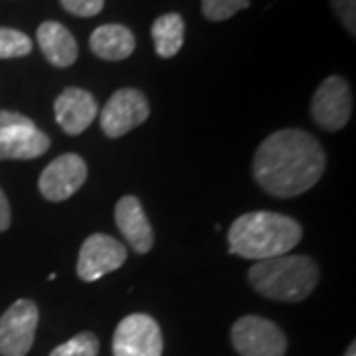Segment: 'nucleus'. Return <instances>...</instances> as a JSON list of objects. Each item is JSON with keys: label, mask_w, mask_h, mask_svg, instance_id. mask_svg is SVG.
Listing matches in <instances>:
<instances>
[{"label": "nucleus", "mask_w": 356, "mask_h": 356, "mask_svg": "<svg viewBox=\"0 0 356 356\" xmlns=\"http://www.w3.org/2000/svg\"><path fill=\"white\" fill-rule=\"evenodd\" d=\"M327 166L325 151L311 133L281 129L255 151V182L275 198H295L317 184Z\"/></svg>", "instance_id": "nucleus-1"}, {"label": "nucleus", "mask_w": 356, "mask_h": 356, "mask_svg": "<svg viewBox=\"0 0 356 356\" xmlns=\"http://www.w3.org/2000/svg\"><path fill=\"white\" fill-rule=\"evenodd\" d=\"M303 238L301 224L291 216L277 212H248L229 226V254L243 259L264 261L287 255Z\"/></svg>", "instance_id": "nucleus-2"}, {"label": "nucleus", "mask_w": 356, "mask_h": 356, "mask_svg": "<svg viewBox=\"0 0 356 356\" xmlns=\"http://www.w3.org/2000/svg\"><path fill=\"white\" fill-rule=\"evenodd\" d=\"M254 291L281 303H299L315 291L318 266L311 255H277L255 261L248 271Z\"/></svg>", "instance_id": "nucleus-3"}, {"label": "nucleus", "mask_w": 356, "mask_h": 356, "mask_svg": "<svg viewBox=\"0 0 356 356\" xmlns=\"http://www.w3.org/2000/svg\"><path fill=\"white\" fill-rule=\"evenodd\" d=\"M232 344L240 356H285V332L269 318L245 315L232 327Z\"/></svg>", "instance_id": "nucleus-4"}, {"label": "nucleus", "mask_w": 356, "mask_h": 356, "mask_svg": "<svg viewBox=\"0 0 356 356\" xmlns=\"http://www.w3.org/2000/svg\"><path fill=\"white\" fill-rule=\"evenodd\" d=\"M149 102L139 89L123 88L115 91L111 99L105 103L99 113V123L109 139H119L143 125L149 119Z\"/></svg>", "instance_id": "nucleus-5"}, {"label": "nucleus", "mask_w": 356, "mask_h": 356, "mask_svg": "<svg viewBox=\"0 0 356 356\" xmlns=\"http://www.w3.org/2000/svg\"><path fill=\"white\" fill-rule=\"evenodd\" d=\"M113 356H163L161 327L151 315L133 313L115 329Z\"/></svg>", "instance_id": "nucleus-6"}, {"label": "nucleus", "mask_w": 356, "mask_h": 356, "mask_svg": "<svg viewBox=\"0 0 356 356\" xmlns=\"http://www.w3.org/2000/svg\"><path fill=\"white\" fill-rule=\"evenodd\" d=\"M38 307L30 299H18L0 317V355L26 356L34 344Z\"/></svg>", "instance_id": "nucleus-7"}, {"label": "nucleus", "mask_w": 356, "mask_h": 356, "mask_svg": "<svg viewBox=\"0 0 356 356\" xmlns=\"http://www.w3.org/2000/svg\"><path fill=\"white\" fill-rule=\"evenodd\" d=\"M311 115L325 131H341L353 115V95L346 79L341 76L327 77L313 95Z\"/></svg>", "instance_id": "nucleus-8"}, {"label": "nucleus", "mask_w": 356, "mask_h": 356, "mask_svg": "<svg viewBox=\"0 0 356 356\" xmlns=\"http://www.w3.org/2000/svg\"><path fill=\"white\" fill-rule=\"evenodd\" d=\"M88 180L86 161L74 153H65L54 159L42 170L38 178V188L42 196L50 202H64L72 198Z\"/></svg>", "instance_id": "nucleus-9"}, {"label": "nucleus", "mask_w": 356, "mask_h": 356, "mask_svg": "<svg viewBox=\"0 0 356 356\" xmlns=\"http://www.w3.org/2000/svg\"><path fill=\"white\" fill-rule=\"evenodd\" d=\"M127 259V250L121 242L107 234H93L83 242L77 257V277L81 281L102 280L103 275L117 271Z\"/></svg>", "instance_id": "nucleus-10"}, {"label": "nucleus", "mask_w": 356, "mask_h": 356, "mask_svg": "<svg viewBox=\"0 0 356 356\" xmlns=\"http://www.w3.org/2000/svg\"><path fill=\"white\" fill-rule=\"evenodd\" d=\"M99 113L95 97L81 88L64 89L54 103L58 125L67 135H81Z\"/></svg>", "instance_id": "nucleus-11"}, {"label": "nucleus", "mask_w": 356, "mask_h": 356, "mask_svg": "<svg viewBox=\"0 0 356 356\" xmlns=\"http://www.w3.org/2000/svg\"><path fill=\"white\" fill-rule=\"evenodd\" d=\"M115 222L127 243L137 254H149L154 243L153 226L137 196H123L115 206Z\"/></svg>", "instance_id": "nucleus-12"}, {"label": "nucleus", "mask_w": 356, "mask_h": 356, "mask_svg": "<svg viewBox=\"0 0 356 356\" xmlns=\"http://www.w3.org/2000/svg\"><path fill=\"white\" fill-rule=\"evenodd\" d=\"M36 38H38V46L44 58L51 65L70 67L77 60V42L64 24L48 20L40 24Z\"/></svg>", "instance_id": "nucleus-13"}, {"label": "nucleus", "mask_w": 356, "mask_h": 356, "mask_svg": "<svg viewBox=\"0 0 356 356\" xmlns=\"http://www.w3.org/2000/svg\"><path fill=\"white\" fill-rule=\"evenodd\" d=\"M135 36L123 24H103L93 30L89 38V48L91 51L107 62H121L127 60L129 56L135 51Z\"/></svg>", "instance_id": "nucleus-14"}, {"label": "nucleus", "mask_w": 356, "mask_h": 356, "mask_svg": "<svg viewBox=\"0 0 356 356\" xmlns=\"http://www.w3.org/2000/svg\"><path fill=\"white\" fill-rule=\"evenodd\" d=\"M184 18L177 13H168L159 16L153 22L151 36L154 42V51L161 58H175L182 44H184Z\"/></svg>", "instance_id": "nucleus-15"}, {"label": "nucleus", "mask_w": 356, "mask_h": 356, "mask_svg": "<svg viewBox=\"0 0 356 356\" xmlns=\"http://www.w3.org/2000/svg\"><path fill=\"white\" fill-rule=\"evenodd\" d=\"M50 149V137L42 133L40 129L28 131L24 135H18L10 140L0 143V161H26V159H38Z\"/></svg>", "instance_id": "nucleus-16"}, {"label": "nucleus", "mask_w": 356, "mask_h": 356, "mask_svg": "<svg viewBox=\"0 0 356 356\" xmlns=\"http://www.w3.org/2000/svg\"><path fill=\"white\" fill-rule=\"evenodd\" d=\"M32 51V40L14 28H0V60L22 58Z\"/></svg>", "instance_id": "nucleus-17"}, {"label": "nucleus", "mask_w": 356, "mask_h": 356, "mask_svg": "<svg viewBox=\"0 0 356 356\" xmlns=\"http://www.w3.org/2000/svg\"><path fill=\"white\" fill-rule=\"evenodd\" d=\"M99 341L93 332H79L64 344L56 346L50 356H97Z\"/></svg>", "instance_id": "nucleus-18"}, {"label": "nucleus", "mask_w": 356, "mask_h": 356, "mask_svg": "<svg viewBox=\"0 0 356 356\" xmlns=\"http://www.w3.org/2000/svg\"><path fill=\"white\" fill-rule=\"evenodd\" d=\"M248 6L250 0H202V14L212 22H224Z\"/></svg>", "instance_id": "nucleus-19"}, {"label": "nucleus", "mask_w": 356, "mask_h": 356, "mask_svg": "<svg viewBox=\"0 0 356 356\" xmlns=\"http://www.w3.org/2000/svg\"><path fill=\"white\" fill-rule=\"evenodd\" d=\"M34 129H36L34 121L28 119L26 115L14 113V111H0V143L14 139L18 135H24Z\"/></svg>", "instance_id": "nucleus-20"}, {"label": "nucleus", "mask_w": 356, "mask_h": 356, "mask_svg": "<svg viewBox=\"0 0 356 356\" xmlns=\"http://www.w3.org/2000/svg\"><path fill=\"white\" fill-rule=\"evenodd\" d=\"M60 4L64 6V10L74 14V16L91 18V16L102 13L105 0H60Z\"/></svg>", "instance_id": "nucleus-21"}, {"label": "nucleus", "mask_w": 356, "mask_h": 356, "mask_svg": "<svg viewBox=\"0 0 356 356\" xmlns=\"http://www.w3.org/2000/svg\"><path fill=\"white\" fill-rule=\"evenodd\" d=\"M332 8L341 18L343 26L355 36L356 32V0H331Z\"/></svg>", "instance_id": "nucleus-22"}, {"label": "nucleus", "mask_w": 356, "mask_h": 356, "mask_svg": "<svg viewBox=\"0 0 356 356\" xmlns=\"http://www.w3.org/2000/svg\"><path fill=\"white\" fill-rule=\"evenodd\" d=\"M10 220H13V216H10V204H8L6 194L0 188V232L10 228Z\"/></svg>", "instance_id": "nucleus-23"}, {"label": "nucleus", "mask_w": 356, "mask_h": 356, "mask_svg": "<svg viewBox=\"0 0 356 356\" xmlns=\"http://www.w3.org/2000/svg\"><path fill=\"white\" fill-rule=\"evenodd\" d=\"M344 356H356V344L355 343L348 346V350H346V355Z\"/></svg>", "instance_id": "nucleus-24"}]
</instances>
